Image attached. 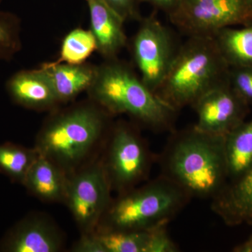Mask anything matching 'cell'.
<instances>
[{
  "label": "cell",
  "mask_w": 252,
  "mask_h": 252,
  "mask_svg": "<svg viewBox=\"0 0 252 252\" xmlns=\"http://www.w3.org/2000/svg\"><path fill=\"white\" fill-rule=\"evenodd\" d=\"M138 1L150 3L156 7L163 10L167 14H169L172 10L175 9L179 0H138Z\"/></svg>",
  "instance_id": "cell-27"
},
{
  "label": "cell",
  "mask_w": 252,
  "mask_h": 252,
  "mask_svg": "<svg viewBox=\"0 0 252 252\" xmlns=\"http://www.w3.org/2000/svg\"><path fill=\"white\" fill-rule=\"evenodd\" d=\"M236 252H252V235L245 243L238 245L235 248Z\"/></svg>",
  "instance_id": "cell-28"
},
{
  "label": "cell",
  "mask_w": 252,
  "mask_h": 252,
  "mask_svg": "<svg viewBox=\"0 0 252 252\" xmlns=\"http://www.w3.org/2000/svg\"><path fill=\"white\" fill-rule=\"evenodd\" d=\"M62 239L56 227L44 217H28L20 221L0 243L8 252H56Z\"/></svg>",
  "instance_id": "cell-11"
},
{
  "label": "cell",
  "mask_w": 252,
  "mask_h": 252,
  "mask_svg": "<svg viewBox=\"0 0 252 252\" xmlns=\"http://www.w3.org/2000/svg\"><path fill=\"white\" fill-rule=\"evenodd\" d=\"M245 104L228 80L207 91L193 104L198 119L193 127L208 135L225 136L243 122Z\"/></svg>",
  "instance_id": "cell-10"
},
{
  "label": "cell",
  "mask_w": 252,
  "mask_h": 252,
  "mask_svg": "<svg viewBox=\"0 0 252 252\" xmlns=\"http://www.w3.org/2000/svg\"><path fill=\"white\" fill-rule=\"evenodd\" d=\"M90 13L91 31L97 44V51L104 59H117L126 46L125 21L103 0H86Z\"/></svg>",
  "instance_id": "cell-12"
},
{
  "label": "cell",
  "mask_w": 252,
  "mask_h": 252,
  "mask_svg": "<svg viewBox=\"0 0 252 252\" xmlns=\"http://www.w3.org/2000/svg\"><path fill=\"white\" fill-rule=\"evenodd\" d=\"M68 180L61 167L39 154L23 185L37 198L44 201L57 202L65 200Z\"/></svg>",
  "instance_id": "cell-16"
},
{
  "label": "cell",
  "mask_w": 252,
  "mask_h": 252,
  "mask_svg": "<svg viewBox=\"0 0 252 252\" xmlns=\"http://www.w3.org/2000/svg\"><path fill=\"white\" fill-rule=\"evenodd\" d=\"M124 21L140 18L137 2L138 0H103Z\"/></svg>",
  "instance_id": "cell-25"
},
{
  "label": "cell",
  "mask_w": 252,
  "mask_h": 252,
  "mask_svg": "<svg viewBox=\"0 0 252 252\" xmlns=\"http://www.w3.org/2000/svg\"><path fill=\"white\" fill-rule=\"evenodd\" d=\"M73 251L77 252H104L92 232L85 233L74 245Z\"/></svg>",
  "instance_id": "cell-26"
},
{
  "label": "cell",
  "mask_w": 252,
  "mask_h": 252,
  "mask_svg": "<svg viewBox=\"0 0 252 252\" xmlns=\"http://www.w3.org/2000/svg\"><path fill=\"white\" fill-rule=\"evenodd\" d=\"M149 161L148 151L140 137L127 126L117 127L104 167L111 187L121 190L133 187L148 171Z\"/></svg>",
  "instance_id": "cell-9"
},
{
  "label": "cell",
  "mask_w": 252,
  "mask_h": 252,
  "mask_svg": "<svg viewBox=\"0 0 252 252\" xmlns=\"http://www.w3.org/2000/svg\"><path fill=\"white\" fill-rule=\"evenodd\" d=\"M189 197L163 176L122 195L109 205L103 215L104 229L149 230L167 224Z\"/></svg>",
  "instance_id": "cell-5"
},
{
  "label": "cell",
  "mask_w": 252,
  "mask_h": 252,
  "mask_svg": "<svg viewBox=\"0 0 252 252\" xmlns=\"http://www.w3.org/2000/svg\"><path fill=\"white\" fill-rule=\"evenodd\" d=\"M110 182L105 168L94 165L68 180L67 201L84 233H91L110 205Z\"/></svg>",
  "instance_id": "cell-8"
},
{
  "label": "cell",
  "mask_w": 252,
  "mask_h": 252,
  "mask_svg": "<svg viewBox=\"0 0 252 252\" xmlns=\"http://www.w3.org/2000/svg\"><path fill=\"white\" fill-rule=\"evenodd\" d=\"M6 89L13 102L27 109L46 110L60 103L40 68L15 73L6 81Z\"/></svg>",
  "instance_id": "cell-13"
},
{
  "label": "cell",
  "mask_w": 252,
  "mask_h": 252,
  "mask_svg": "<svg viewBox=\"0 0 252 252\" xmlns=\"http://www.w3.org/2000/svg\"><path fill=\"white\" fill-rule=\"evenodd\" d=\"M229 71V83L233 90L245 104L252 102V68L233 67Z\"/></svg>",
  "instance_id": "cell-23"
},
{
  "label": "cell",
  "mask_w": 252,
  "mask_h": 252,
  "mask_svg": "<svg viewBox=\"0 0 252 252\" xmlns=\"http://www.w3.org/2000/svg\"><path fill=\"white\" fill-rule=\"evenodd\" d=\"M151 230L102 229L94 233L104 252H147Z\"/></svg>",
  "instance_id": "cell-19"
},
{
  "label": "cell",
  "mask_w": 252,
  "mask_h": 252,
  "mask_svg": "<svg viewBox=\"0 0 252 252\" xmlns=\"http://www.w3.org/2000/svg\"><path fill=\"white\" fill-rule=\"evenodd\" d=\"M230 67L213 36H191L180 46L156 94L179 110L229 80Z\"/></svg>",
  "instance_id": "cell-3"
},
{
  "label": "cell",
  "mask_w": 252,
  "mask_h": 252,
  "mask_svg": "<svg viewBox=\"0 0 252 252\" xmlns=\"http://www.w3.org/2000/svg\"><path fill=\"white\" fill-rule=\"evenodd\" d=\"M214 196L212 211L228 225L252 223V165Z\"/></svg>",
  "instance_id": "cell-14"
},
{
  "label": "cell",
  "mask_w": 252,
  "mask_h": 252,
  "mask_svg": "<svg viewBox=\"0 0 252 252\" xmlns=\"http://www.w3.org/2000/svg\"><path fill=\"white\" fill-rule=\"evenodd\" d=\"M39 156L35 148H25L10 142L0 144V172L13 182L23 184Z\"/></svg>",
  "instance_id": "cell-20"
},
{
  "label": "cell",
  "mask_w": 252,
  "mask_h": 252,
  "mask_svg": "<svg viewBox=\"0 0 252 252\" xmlns=\"http://www.w3.org/2000/svg\"><path fill=\"white\" fill-rule=\"evenodd\" d=\"M250 2H251L252 4V0H250Z\"/></svg>",
  "instance_id": "cell-29"
},
{
  "label": "cell",
  "mask_w": 252,
  "mask_h": 252,
  "mask_svg": "<svg viewBox=\"0 0 252 252\" xmlns=\"http://www.w3.org/2000/svg\"><path fill=\"white\" fill-rule=\"evenodd\" d=\"M188 37L213 36L224 28L252 23L250 0H179L168 14Z\"/></svg>",
  "instance_id": "cell-6"
},
{
  "label": "cell",
  "mask_w": 252,
  "mask_h": 252,
  "mask_svg": "<svg viewBox=\"0 0 252 252\" xmlns=\"http://www.w3.org/2000/svg\"><path fill=\"white\" fill-rule=\"evenodd\" d=\"M166 225H162L151 230L147 252H175L178 248L169 236Z\"/></svg>",
  "instance_id": "cell-24"
},
{
  "label": "cell",
  "mask_w": 252,
  "mask_h": 252,
  "mask_svg": "<svg viewBox=\"0 0 252 252\" xmlns=\"http://www.w3.org/2000/svg\"><path fill=\"white\" fill-rule=\"evenodd\" d=\"M40 69L52 86L60 103L75 98L88 91L94 82L97 66L88 63L79 64L54 62L43 63Z\"/></svg>",
  "instance_id": "cell-15"
},
{
  "label": "cell",
  "mask_w": 252,
  "mask_h": 252,
  "mask_svg": "<svg viewBox=\"0 0 252 252\" xmlns=\"http://www.w3.org/2000/svg\"><path fill=\"white\" fill-rule=\"evenodd\" d=\"M132 46L140 79L156 94L178 50L173 36L160 21L151 16L142 20Z\"/></svg>",
  "instance_id": "cell-7"
},
{
  "label": "cell",
  "mask_w": 252,
  "mask_h": 252,
  "mask_svg": "<svg viewBox=\"0 0 252 252\" xmlns=\"http://www.w3.org/2000/svg\"><path fill=\"white\" fill-rule=\"evenodd\" d=\"M21 26L16 14L0 10V61H11L21 51Z\"/></svg>",
  "instance_id": "cell-22"
},
{
  "label": "cell",
  "mask_w": 252,
  "mask_h": 252,
  "mask_svg": "<svg viewBox=\"0 0 252 252\" xmlns=\"http://www.w3.org/2000/svg\"><path fill=\"white\" fill-rule=\"evenodd\" d=\"M105 124L103 111L94 104H80L51 117L39 132L35 149L67 172L84 160Z\"/></svg>",
  "instance_id": "cell-4"
},
{
  "label": "cell",
  "mask_w": 252,
  "mask_h": 252,
  "mask_svg": "<svg viewBox=\"0 0 252 252\" xmlns=\"http://www.w3.org/2000/svg\"><path fill=\"white\" fill-rule=\"evenodd\" d=\"M213 37L229 67L252 68V23L220 30Z\"/></svg>",
  "instance_id": "cell-17"
},
{
  "label": "cell",
  "mask_w": 252,
  "mask_h": 252,
  "mask_svg": "<svg viewBox=\"0 0 252 252\" xmlns=\"http://www.w3.org/2000/svg\"><path fill=\"white\" fill-rule=\"evenodd\" d=\"M228 177L235 179L252 165V120L239 124L224 137Z\"/></svg>",
  "instance_id": "cell-18"
},
{
  "label": "cell",
  "mask_w": 252,
  "mask_h": 252,
  "mask_svg": "<svg viewBox=\"0 0 252 252\" xmlns=\"http://www.w3.org/2000/svg\"><path fill=\"white\" fill-rule=\"evenodd\" d=\"M97 51V44L91 30L77 28L69 32L61 44L57 62L79 64Z\"/></svg>",
  "instance_id": "cell-21"
},
{
  "label": "cell",
  "mask_w": 252,
  "mask_h": 252,
  "mask_svg": "<svg viewBox=\"0 0 252 252\" xmlns=\"http://www.w3.org/2000/svg\"><path fill=\"white\" fill-rule=\"evenodd\" d=\"M89 96L112 114H125L152 128H167L176 112L144 84L125 63L106 60L97 66Z\"/></svg>",
  "instance_id": "cell-2"
},
{
  "label": "cell",
  "mask_w": 252,
  "mask_h": 252,
  "mask_svg": "<svg viewBox=\"0 0 252 252\" xmlns=\"http://www.w3.org/2000/svg\"><path fill=\"white\" fill-rule=\"evenodd\" d=\"M224 137L203 133L194 127L176 136L165 153L164 176L189 196H215L228 177Z\"/></svg>",
  "instance_id": "cell-1"
}]
</instances>
